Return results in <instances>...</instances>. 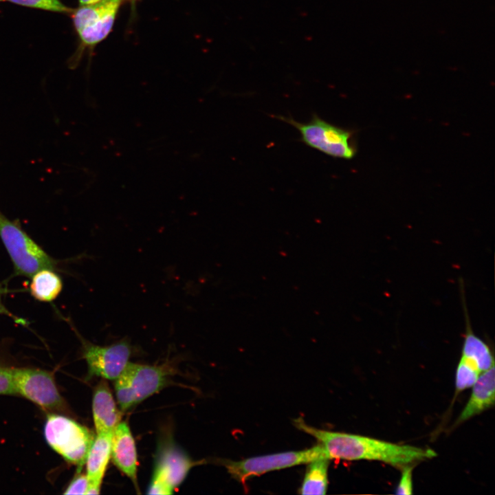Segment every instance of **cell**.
Wrapping results in <instances>:
<instances>
[{
	"label": "cell",
	"mask_w": 495,
	"mask_h": 495,
	"mask_svg": "<svg viewBox=\"0 0 495 495\" xmlns=\"http://www.w3.org/2000/svg\"><path fill=\"white\" fill-rule=\"evenodd\" d=\"M124 0H104L79 6L72 12L74 29L80 40L79 50L92 51L111 32Z\"/></svg>",
	"instance_id": "obj_7"
},
{
	"label": "cell",
	"mask_w": 495,
	"mask_h": 495,
	"mask_svg": "<svg viewBox=\"0 0 495 495\" xmlns=\"http://www.w3.org/2000/svg\"><path fill=\"white\" fill-rule=\"evenodd\" d=\"M104 0H78V3L80 6H83L96 4Z\"/></svg>",
	"instance_id": "obj_24"
},
{
	"label": "cell",
	"mask_w": 495,
	"mask_h": 495,
	"mask_svg": "<svg viewBox=\"0 0 495 495\" xmlns=\"http://www.w3.org/2000/svg\"><path fill=\"white\" fill-rule=\"evenodd\" d=\"M3 1V0H0V1Z\"/></svg>",
	"instance_id": "obj_26"
},
{
	"label": "cell",
	"mask_w": 495,
	"mask_h": 495,
	"mask_svg": "<svg viewBox=\"0 0 495 495\" xmlns=\"http://www.w3.org/2000/svg\"><path fill=\"white\" fill-rule=\"evenodd\" d=\"M322 458L327 457L324 448L318 443L302 450L269 454L240 461L223 460L221 463L232 478L245 485L247 480L252 476L300 464H307Z\"/></svg>",
	"instance_id": "obj_6"
},
{
	"label": "cell",
	"mask_w": 495,
	"mask_h": 495,
	"mask_svg": "<svg viewBox=\"0 0 495 495\" xmlns=\"http://www.w3.org/2000/svg\"><path fill=\"white\" fill-rule=\"evenodd\" d=\"M329 459L322 458L308 463L302 485L300 494H324L327 490Z\"/></svg>",
	"instance_id": "obj_16"
},
{
	"label": "cell",
	"mask_w": 495,
	"mask_h": 495,
	"mask_svg": "<svg viewBox=\"0 0 495 495\" xmlns=\"http://www.w3.org/2000/svg\"><path fill=\"white\" fill-rule=\"evenodd\" d=\"M92 413L96 434L112 432L120 422L121 412L107 382L103 379L94 391Z\"/></svg>",
	"instance_id": "obj_13"
},
{
	"label": "cell",
	"mask_w": 495,
	"mask_h": 495,
	"mask_svg": "<svg viewBox=\"0 0 495 495\" xmlns=\"http://www.w3.org/2000/svg\"><path fill=\"white\" fill-rule=\"evenodd\" d=\"M127 1H129L130 2V3H131V8H132V11H133V12H135V3H136V2H137L138 0H127Z\"/></svg>",
	"instance_id": "obj_25"
},
{
	"label": "cell",
	"mask_w": 495,
	"mask_h": 495,
	"mask_svg": "<svg viewBox=\"0 0 495 495\" xmlns=\"http://www.w3.org/2000/svg\"><path fill=\"white\" fill-rule=\"evenodd\" d=\"M22 6L59 13H72L74 10L60 0H3Z\"/></svg>",
	"instance_id": "obj_19"
},
{
	"label": "cell",
	"mask_w": 495,
	"mask_h": 495,
	"mask_svg": "<svg viewBox=\"0 0 495 495\" xmlns=\"http://www.w3.org/2000/svg\"><path fill=\"white\" fill-rule=\"evenodd\" d=\"M30 290L32 296L42 302H51L60 293L63 283L60 277L52 270L44 269L31 278Z\"/></svg>",
	"instance_id": "obj_17"
},
{
	"label": "cell",
	"mask_w": 495,
	"mask_h": 495,
	"mask_svg": "<svg viewBox=\"0 0 495 495\" xmlns=\"http://www.w3.org/2000/svg\"><path fill=\"white\" fill-rule=\"evenodd\" d=\"M0 238L18 275L32 278L37 272L54 270L55 261L49 256L15 221L0 212Z\"/></svg>",
	"instance_id": "obj_2"
},
{
	"label": "cell",
	"mask_w": 495,
	"mask_h": 495,
	"mask_svg": "<svg viewBox=\"0 0 495 495\" xmlns=\"http://www.w3.org/2000/svg\"><path fill=\"white\" fill-rule=\"evenodd\" d=\"M199 464L173 441H163L156 452L148 494H170L186 478L190 470Z\"/></svg>",
	"instance_id": "obj_8"
},
{
	"label": "cell",
	"mask_w": 495,
	"mask_h": 495,
	"mask_svg": "<svg viewBox=\"0 0 495 495\" xmlns=\"http://www.w3.org/2000/svg\"><path fill=\"white\" fill-rule=\"evenodd\" d=\"M300 430L314 437L331 459L378 461L403 467L436 456L430 448L399 445L366 436L322 430L307 424L302 418L293 420Z\"/></svg>",
	"instance_id": "obj_1"
},
{
	"label": "cell",
	"mask_w": 495,
	"mask_h": 495,
	"mask_svg": "<svg viewBox=\"0 0 495 495\" xmlns=\"http://www.w3.org/2000/svg\"><path fill=\"white\" fill-rule=\"evenodd\" d=\"M89 479L86 474L78 473L69 483L65 494H86Z\"/></svg>",
	"instance_id": "obj_22"
},
{
	"label": "cell",
	"mask_w": 495,
	"mask_h": 495,
	"mask_svg": "<svg viewBox=\"0 0 495 495\" xmlns=\"http://www.w3.org/2000/svg\"><path fill=\"white\" fill-rule=\"evenodd\" d=\"M165 365H147L129 362L115 380L116 399L120 408L126 411L160 390L168 374Z\"/></svg>",
	"instance_id": "obj_5"
},
{
	"label": "cell",
	"mask_w": 495,
	"mask_h": 495,
	"mask_svg": "<svg viewBox=\"0 0 495 495\" xmlns=\"http://www.w3.org/2000/svg\"><path fill=\"white\" fill-rule=\"evenodd\" d=\"M402 468L401 478L396 487L395 493L397 494H412L413 493L412 467L410 465H406Z\"/></svg>",
	"instance_id": "obj_20"
},
{
	"label": "cell",
	"mask_w": 495,
	"mask_h": 495,
	"mask_svg": "<svg viewBox=\"0 0 495 495\" xmlns=\"http://www.w3.org/2000/svg\"><path fill=\"white\" fill-rule=\"evenodd\" d=\"M461 294L465 318V333L461 356L470 360L481 373L494 366L493 353L490 346L472 330L465 299L463 282L460 281Z\"/></svg>",
	"instance_id": "obj_15"
},
{
	"label": "cell",
	"mask_w": 495,
	"mask_h": 495,
	"mask_svg": "<svg viewBox=\"0 0 495 495\" xmlns=\"http://www.w3.org/2000/svg\"><path fill=\"white\" fill-rule=\"evenodd\" d=\"M131 354V345L126 340L109 346L83 342V357L87 364L89 377L116 380L129 364Z\"/></svg>",
	"instance_id": "obj_10"
},
{
	"label": "cell",
	"mask_w": 495,
	"mask_h": 495,
	"mask_svg": "<svg viewBox=\"0 0 495 495\" xmlns=\"http://www.w3.org/2000/svg\"><path fill=\"white\" fill-rule=\"evenodd\" d=\"M44 435L55 452L80 470L95 437L87 427L60 413L47 415Z\"/></svg>",
	"instance_id": "obj_4"
},
{
	"label": "cell",
	"mask_w": 495,
	"mask_h": 495,
	"mask_svg": "<svg viewBox=\"0 0 495 495\" xmlns=\"http://www.w3.org/2000/svg\"><path fill=\"white\" fill-rule=\"evenodd\" d=\"M112 432L96 434L88 451L85 462L89 479L86 494H98L100 492L102 481L111 459Z\"/></svg>",
	"instance_id": "obj_12"
},
{
	"label": "cell",
	"mask_w": 495,
	"mask_h": 495,
	"mask_svg": "<svg viewBox=\"0 0 495 495\" xmlns=\"http://www.w3.org/2000/svg\"><path fill=\"white\" fill-rule=\"evenodd\" d=\"M16 395L34 402L49 413L65 412V402L49 371L32 368H12Z\"/></svg>",
	"instance_id": "obj_9"
},
{
	"label": "cell",
	"mask_w": 495,
	"mask_h": 495,
	"mask_svg": "<svg viewBox=\"0 0 495 495\" xmlns=\"http://www.w3.org/2000/svg\"><path fill=\"white\" fill-rule=\"evenodd\" d=\"M494 366L481 373L472 386L470 397L460 413L454 426H458L470 418L490 408L495 399Z\"/></svg>",
	"instance_id": "obj_14"
},
{
	"label": "cell",
	"mask_w": 495,
	"mask_h": 495,
	"mask_svg": "<svg viewBox=\"0 0 495 495\" xmlns=\"http://www.w3.org/2000/svg\"><path fill=\"white\" fill-rule=\"evenodd\" d=\"M296 128L308 146L333 157L351 160L357 153L353 132L333 125L314 113L309 122L300 123L291 117L274 116Z\"/></svg>",
	"instance_id": "obj_3"
},
{
	"label": "cell",
	"mask_w": 495,
	"mask_h": 495,
	"mask_svg": "<svg viewBox=\"0 0 495 495\" xmlns=\"http://www.w3.org/2000/svg\"><path fill=\"white\" fill-rule=\"evenodd\" d=\"M3 290L0 287V314L6 315L10 317H12L14 318H16L13 314H12L4 306L3 301H2V295H3ZM20 320V319H18Z\"/></svg>",
	"instance_id": "obj_23"
},
{
	"label": "cell",
	"mask_w": 495,
	"mask_h": 495,
	"mask_svg": "<svg viewBox=\"0 0 495 495\" xmlns=\"http://www.w3.org/2000/svg\"><path fill=\"white\" fill-rule=\"evenodd\" d=\"M111 458L114 465L137 487L138 455L135 440L126 421L112 432Z\"/></svg>",
	"instance_id": "obj_11"
},
{
	"label": "cell",
	"mask_w": 495,
	"mask_h": 495,
	"mask_svg": "<svg viewBox=\"0 0 495 495\" xmlns=\"http://www.w3.org/2000/svg\"><path fill=\"white\" fill-rule=\"evenodd\" d=\"M481 373L473 362L461 356L456 371V394L472 386Z\"/></svg>",
	"instance_id": "obj_18"
},
{
	"label": "cell",
	"mask_w": 495,
	"mask_h": 495,
	"mask_svg": "<svg viewBox=\"0 0 495 495\" xmlns=\"http://www.w3.org/2000/svg\"><path fill=\"white\" fill-rule=\"evenodd\" d=\"M0 395H16L12 368L0 365Z\"/></svg>",
	"instance_id": "obj_21"
}]
</instances>
